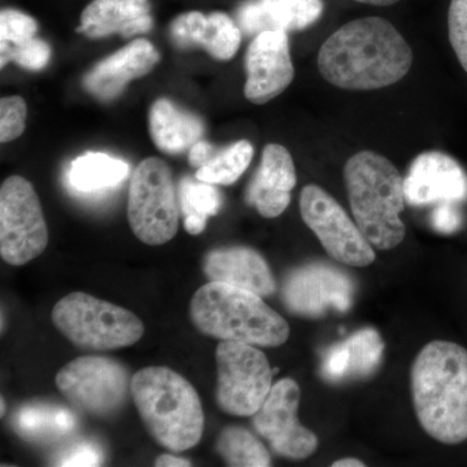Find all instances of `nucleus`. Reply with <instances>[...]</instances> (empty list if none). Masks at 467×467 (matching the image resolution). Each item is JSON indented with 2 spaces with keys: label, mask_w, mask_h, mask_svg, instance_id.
I'll use <instances>...</instances> for the list:
<instances>
[{
  "label": "nucleus",
  "mask_w": 467,
  "mask_h": 467,
  "mask_svg": "<svg viewBox=\"0 0 467 467\" xmlns=\"http://www.w3.org/2000/svg\"><path fill=\"white\" fill-rule=\"evenodd\" d=\"M317 64L326 81L337 88L378 90L408 75L413 52L389 20L364 17L331 34L319 48Z\"/></svg>",
  "instance_id": "1"
},
{
  "label": "nucleus",
  "mask_w": 467,
  "mask_h": 467,
  "mask_svg": "<svg viewBox=\"0 0 467 467\" xmlns=\"http://www.w3.org/2000/svg\"><path fill=\"white\" fill-rule=\"evenodd\" d=\"M411 396L420 427L435 441H467V349L447 340L426 344L410 371Z\"/></svg>",
  "instance_id": "2"
},
{
  "label": "nucleus",
  "mask_w": 467,
  "mask_h": 467,
  "mask_svg": "<svg viewBox=\"0 0 467 467\" xmlns=\"http://www.w3.org/2000/svg\"><path fill=\"white\" fill-rule=\"evenodd\" d=\"M131 399L147 431L165 450L182 453L202 441L201 398L177 371L165 367L140 368L131 379Z\"/></svg>",
  "instance_id": "3"
},
{
  "label": "nucleus",
  "mask_w": 467,
  "mask_h": 467,
  "mask_svg": "<svg viewBox=\"0 0 467 467\" xmlns=\"http://www.w3.org/2000/svg\"><path fill=\"white\" fill-rule=\"evenodd\" d=\"M344 181L355 223L379 251L398 247L405 238L400 218L405 207L404 180L389 159L359 150L344 167Z\"/></svg>",
  "instance_id": "4"
},
{
  "label": "nucleus",
  "mask_w": 467,
  "mask_h": 467,
  "mask_svg": "<svg viewBox=\"0 0 467 467\" xmlns=\"http://www.w3.org/2000/svg\"><path fill=\"white\" fill-rule=\"evenodd\" d=\"M190 318L196 330L220 342L284 346L290 326L263 296L234 285L208 282L193 295Z\"/></svg>",
  "instance_id": "5"
},
{
  "label": "nucleus",
  "mask_w": 467,
  "mask_h": 467,
  "mask_svg": "<svg viewBox=\"0 0 467 467\" xmlns=\"http://www.w3.org/2000/svg\"><path fill=\"white\" fill-rule=\"evenodd\" d=\"M52 322L73 346L88 352L128 348L144 335L142 319L133 312L85 292L58 300Z\"/></svg>",
  "instance_id": "6"
},
{
  "label": "nucleus",
  "mask_w": 467,
  "mask_h": 467,
  "mask_svg": "<svg viewBox=\"0 0 467 467\" xmlns=\"http://www.w3.org/2000/svg\"><path fill=\"white\" fill-rule=\"evenodd\" d=\"M180 195L164 160L147 158L130 178L128 221L134 235L147 245L171 242L178 233Z\"/></svg>",
  "instance_id": "7"
},
{
  "label": "nucleus",
  "mask_w": 467,
  "mask_h": 467,
  "mask_svg": "<svg viewBox=\"0 0 467 467\" xmlns=\"http://www.w3.org/2000/svg\"><path fill=\"white\" fill-rule=\"evenodd\" d=\"M130 371L103 356H82L58 370L55 383L77 410L97 418L116 416L131 396Z\"/></svg>",
  "instance_id": "8"
},
{
  "label": "nucleus",
  "mask_w": 467,
  "mask_h": 467,
  "mask_svg": "<svg viewBox=\"0 0 467 467\" xmlns=\"http://www.w3.org/2000/svg\"><path fill=\"white\" fill-rule=\"evenodd\" d=\"M216 367L218 408L230 416H254L273 387V370L263 350L251 344L221 342Z\"/></svg>",
  "instance_id": "9"
},
{
  "label": "nucleus",
  "mask_w": 467,
  "mask_h": 467,
  "mask_svg": "<svg viewBox=\"0 0 467 467\" xmlns=\"http://www.w3.org/2000/svg\"><path fill=\"white\" fill-rule=\"evenodd\" d=\"M48 244V230L32 182L11 175L0 189V256L21 266L41 256Z\"/></svg>",
  "instance_id": "10"
},
{
  "label": "nucleus",
  "mask_w": 467,
  "mask_h": 467,
  "mask_svg": "<svg viewBox=\"0 0 467 467\" xmlns=\"http://www.w3.org/2000/svg\"><path fill=\"white\" fill-rule=\"evenodd\" d=\"M300 213L328 256L344 265L364 267L376 261V251L330 193L308 184L300 193Z\"/></svg>",
  "instance_id": "11"
},
{
  "label": "nucleus",
  "mask_w": 467,
  "mask_h": 467,
  "mask_svg": "<svg viewBox=\"0 0 467 467\" xmlns=\"http://www.w3.org/2000/svg\"><path fill=\"white\" fill-rule=\"evenodd\" d=\"M299 386L285 378L272 387L263 407L252 416L257 434L278 456L294 461L308 459L318 447L317 436L299 422Z\"/></svg>",
  "instance_id": "12"
},
{
  "label": "nucleus",
  "mask_w": 467,
  "mask_h": 467,
  "mask_svg": "<svg viewBox=\"0 0 467 467\" xmlns=\"http://www.w3.org/2000/svg\"><path fill=\"white\" fill-rule=\"evenodd\" d=\"M355 285L348 275L330 264L312 263L285 275L282 301L292 315L321 317L328 310L346 313L352 306Z\"/></svg>",
  "instance_id": "13"
},
{
  "label": "nucleus",
  "mask_w": 467,
  "mask_h": 467,
  "mask_svg": "<svg viewBox=\"0 0 467 467\" xmlns=\"http://www.w3.org/2000/svg\"><path fill=\"white\" fill-rule=\"evenodd\" d=\"M244 97L254 104L275 99L294 81L288 34L267 30L254 36L244 57Z\"/></svg>",
  "instance_id": "14"
},
{
  "label": "nucleus",
  "mask_w": 467,
  "mask_h": 467,
  "mask_svg": "<svg viewBox=\"0 0 467 467\" xmlns=\"http://www.w3.org/2000/svg\"><path fill=\"white\" fill-rule=\"evenodd\" d=\"M405 201L413 207L465 202L467 173L460 162L439 150L420 153L404 178Z\"/></svg>",
  "instance_id": "15"
},
{
  "label": "nucleus",
  "mask_w": 467,
  "mask_h": 467,
  "mask_svg": "<svg viewBox=\"0 0 467 467\" xmlns=\"http://www.w3.org/2000/svg\"><path fill=\"white\" fill-rule=\"evenodd\" d=\"M160 61L155 46L144 38L134 39L121 50L109 55L86 73L82 85L100 101L117 99L134 79L142 78Z\"/></svg>",
  "instance_id": "16"
},
{
  "label": "nucleus",
  "mask_w": 467,
  "mask_h": 467,
  "mask_svg": "<svg viewBox=\"0 0 467 467\" xmlns=\"http://www.w3.org/2000/svg\"><path fill=\"white\" fill-rule=\"evenodd\" d=\"M242 30L236 21L223 12L204 15L192 11L175 17L171 38L181 50L202 48L217 60H232L241 47Z\"/></svg>",
  "instance_id": "17"
},
{
  "label": "nucleus",
  "mask_w": 467,
  "mask_h": 467,
  "mask_svg": "<svg viewBox=\"0 0 467 467\" xmlns=\"http://www.w3.org/2000/svg\"><path fill=\"white\" fill-rule=\"evenodd\" d=\"M296 181V169L288 150L281 144H267L245 192V201L263 217L281 216L290 205Z\"/></svg>",
  "instance_id": "18"
},
{
  "label": "nucleus",
  "mask_w": 467,
  "mask_h": 467,
  "mask_svg": "<svg viewBox=\"0 0 467 467\" xmlns=\"http://www.w3.org/2000/svg\"><path fill=\"white\" fill-rule=\"evenodd\" d=\"M202 273L209 282L234 285L263 297L276 291L269 264L259 252L243 245L209 251L202 259Z\"/></svg>",
  "instance_id": "19"
},
{
  "label": "nucleus",
  "mask_w": 467,
  "mask_h": 467,
  "mask_svg": "<svg viewBox=\"0 0 467 467\" xmlns=\"http://www.w3.org/2000/svg\"><path fill=\"white\" fill-rule=\"evenodd\" d=\"M324 8L322 0H247L236 9L234 20L245 36L267 30L297 32L317 23Z\"/></svg>",
  "instance_id": "20"
},
{
  "label": "nucleus",
  "mask_w": 467,
  "mask_h": 467,
  "mask_svg": "<svg viewBox=\"0 0 467 467\" xmlns=\"http://www.w3.org/2000/svg\"><path fill=\"white\" fill-rule=\"evenodd\" d=\"M153 27L150 0H92L82 11L77 33L91 39L117 36L133 38Z\"/></svg>",
  "instance_id": "21"
},
{
  "label": "nucleus",
  "mask_w": 467,
  "mask_h": 467,
  "mask_svg": "<svg viewBox=\"0 0 467 467\" xmlns=\"http://www.w3.org/2000/svg\"><path fill=\"white\" fill-rule=\"evenodd\" d=\"M384 343L376 328H362L326 353L321 374L330 382L370 376L382 361Z\"/></svg>",
  "instance_id": "22"
},
{
  "label": "nucleus",
  "mask_w": 467,
  "mask_h": 467,
  "mask_svg": "<svg viewBox=\"0 0 467 467\" xmlns=\"http://www.w3.org/2000/svg\"><path fill=\"white\" fill-rule=\"evenodd\" d=\"M150 134L161 152L180 155L202 140L204 124L198 116L178 109L173 101L160 98L150 109Z\"/></svg>",
  "instance_id": "23"
},
{
  "label": "nucleus",
  "mask_w": 467,
  "mask_h": 467,
  "mask_svg": "<svg viewBox=\"0 0 467 467\" xmlns=\"http://www.w3.org/2000/svg\"><path fill=\"white\" fill-rule=\"evenodd\" d=\"M129 165L109 153L88 152L70 162L67 181L79 192H98L124 182Z\"/></svg>",
  "instance_id": "24"
},
{
  "label": "nucleus",
  "mask_w": 467,
  "mask_h": 467,
  "mask_svg": "<svg viewBox=\"0 0 467 467\" xmlns=\"http://www.w3.org/2000/svg\"><path fill=\"white\" fill-rule=\"evenodd\" d=\"M181 212L183 226L192 235H199L207 226L208 217L216 216L223 207V196L214 184L202 182L195 177H184L180 182Z\"/></svg>",
  "instance_id": "25"
},
{
  "label": "nucleus",
  "mask_w": 467,
  "mask_h": 467,
  "mask_svg": "<svg viewBox=\"0 0 467 467\" xmlns=\"http://www.w3.org/2000/svg\"><path fill=\"white\" fill-rule=\"evenodd\" d=\"M216 450L227 466H272V457L265 445L244 427H225L218 435Z\"/></svg>",
  "instance_id": "26"
},
{
  "label": "nucleus",
  "mask_w": 467,
  "mask_h": 467,
  "mask_svg": "<svg viewBox=\"0 0 467 467\" xmlns=\"http://www.w3.org/2000/svg\"><path fill=\"white\" fill-rule=\"evenodd\" d=\"M252 159H254L252 144L245 140H238L225 149L217 150L213 158L196 171L195 177L202 182L230 186L247 171Z\"/></svg>",
  "instance_id": "27"
},
{
  "label": "nucleus",
  "mask_w": 467,
  "mask_h": 467,
  "mask_svg": "<svg viewBox=\"0 0 467 467\" xmlns=\"http://www.w3.org/2000/svg\"><path fill=\"white\" fill-rule=\"evenodd\" d=\"M20 432L33 438L66 435L76 426L75 417L64 409L26 408L18 416Z\"/></svg>",
  "instance_id": "28"
},
{
  "label": "nucleus",
  "mask_w": 467,
  "mask_h": 467,
  "mask_svg": "<svg viewBox=\"0 0 467 467\" xmlns=\"http://www.w3.org/2000/svg\"><path fill=\"white\" fill-rule=\"evenodd\" d=\"M2 67L14 61L18 67L27 70H41L47 67L51 57V48L43 39L33 38L17 46L2 45Z\"/></svg>",
  "instance_id": "29"
},
{
  "label": "nucleus",
  "mask_w": 467,
  "mask_h": 467,
  "mask_svg": "<svg viewBox=\"0 0 467 467\" xmlns=\"http://www.w3.org/2000/svg\"><path fill=\"white\" fill-rule=\"evenodd\" d=\"M38 23L36 18L16 9L0 12V39L2 45L17 46L36 38Z\"/></svg>",
  "instance_id": "30"
},
{
  "label": "nucleus",
  "mask_w": 467,
  "mask_h": 467,
  "mask_svg": "<svg viewBox=\"0 0 467 467\" xmlns=\"http://www.w3.org/2000/svg\"><path fill=\"white\" fill-rule=\"evenodd\" d=\"M26 103L21 97L2 98L0 100V142L17 140L26 130Z\"/></svg>",
  "instance_id": "31"
},
{
  "label": "nucleus",
  "mask_w": 467,
  "mask_h": 467,
  "mask_svg": "<svg viewBox=\"0 0 467 467\" xmlns=\"http://www.w3.org/2000/svg\"><path fill=\"white\" fill-rule=\"evenodd\" d=\"M448 30L451 48L467 73V0H451Z\"/></svg>",
  "instance_id": "32"
},
{
  "label": "nucleus",
  "mask_w": 467,
  "mask_h": 467,
  "mask_svg": "<svg viewBox=\"0 0 467 467\" xmlns=\"http://www.w3.org/2000/svg\"><path fill=\"white\" fill-rule=\"evenodd\" d=\"M101 463L100 451L94 445L82 442L64 451L58 459L60 466H98Z\"/></svg>",
  "instance_id": "33"
},
{
  "label": "nucleus",
  "mask_w": 467,
  "mask_h": 467,
  "mask_svg": "<svg viewBox=\"0 0 467 467\" xmlns=\"http://www.w3.org/2000/svg\"><path fill=\"white\" fill-rule=\"evenodd\" d=\"M431 225L438 233L453 234L462 225V217L453 202H442L432 212Z\"/></svg>",
  "instance_id": "34"
},
{
  "label": "nucleus",
  "mask_w": 467,
  "mask_h": 467,
  "mask_svg": "<svg viewBox=\"0 0 467 467\" xmlns=\"http://www.w3.org/2000/svg\"><path fill=\"white\" fill-rule=\"evenodd\" d=\"M216 150V147L212 146V144L207 142V140H199V142L193 144L192 149L189 150L190 165L198 171V169H201L202 165L207 164L209 160L213 158Z\"/></svg>",
  "instance_id": "35"
},
{
  "label": "nucleus",
  "mask_w": 467,
  "mask_h": 467,
  "mask_svg": "<svg viewBox=\"0 0 467 467\" xmlns=\"http://www.w3.org/2000/svg\"><path fill=\"white\" fill-rule=\"evenodd\" d=\"M155 466L158 467H189L192 466V462L186 459H181V457H175L174 454L165 453L160 454L158 459L155 461Z\"/></svg>",
  "instance_id": "36"
},
{
  "label": "nucleus",
  "mask_w": 467,
  "mask_h": 467,
  "mask_svg": "<svg viewBox=\"0 0 467 467\" xmlns=\"http://www.w3.org/2000/svg\"><path fill=\"white\" fill-rule=\"evenodd\" d=\"M365 463L358 459H342L335 461L333 467H364Z\"/></svg>",
  "instance_id": "37"
},
{
  "label": "nucleus",
  "mask_w": 467,
  "mask_h": 467,
  "mask_svg": "<svg viewBox=\"0 0 467 467\" xmlns=\"http://www.w3.org/2000/svg\"><path fill=\"white\" fill-rule=\"evenodd\" d=\"M358 3H364V5H378V7H387V5H396L400 0H356Z\"/></svg>",
  "instance_id": "38"
},
{
  "label": "nucleus",
  "mask_w": 467,
  "mask_h": 467,
  "mask_svg": "<svg viewBox=\"0 0 467 467\" xmlns=\"http://www.w3.org/2000/svg\"><path fill=\"white\" fill-rule=\"evenodd\" d=\"M0 404H2V410H0V416L5 417V399H0Z\"/></svg>",
  "instance_id": "39"
}]
</instances>
